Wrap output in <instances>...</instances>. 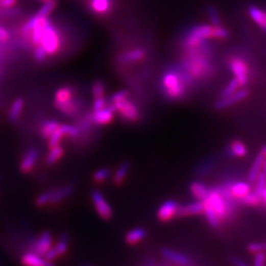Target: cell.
<instances>
[{"mask_svg": "<svg viewBox=\"0 0 266 266\" xmlns=\"http://www.w3.org/2000/svg\"><path fill=\"white\" fill-rule=\"evenodd\" d=\"M194 81L181 67H170L163 73L160 90L164 98L171 102L185 98Z\"/></svg>", "mask_w": 266, "mask_h": 266, "instance_id": "obj_1", "label": "cell"}, {"mask_svg": "<svg viewBox=\"0 0 266 266\" xmlns=\"http://www.w3.org/2000/svg\"><path fill=\"white\" fill-rule=\"evenodd\" d=\"M215 27L209 24H198L188 30L182 40V47L183 50L198 46L208 40L214 39Z\"/></svg>", "mask_w": 266, "mask_h": 266, "instance_id": "obj_2", "label": "cell"}, {"mask_svg": "<svg viewBox=\"0 0 266 266\" xmlns=\"http://www.w3.org/2000/svg\"><path fill=\"white\" fill-rule=\"evenodd\" d=\"M228 67L238 80L239 87H245L250 83L252 77V69L248 61L238 56H232L228 59Z\"/></svg>", "mask_w": 266, "mask_h": 266, "instance_id": "obj_3", "label": "cell"}, {"mask_svg": "<svg viewBox=\"0 0 266 266\" xmlns=\"http://www.w3.org/2000/svg\"><path fill=\"white\" fill-rule=\"evenodd\" d=\"M111 103L113 104L115 111L119 113L124 120L127 123H137L140 120V110L130 97Z\"/></svg>", "mask_w": 266, "mask_h": 266, "instance_id": "obj_4", "label": "cell"}, {"mask_svg": "<svg viewBox=\"0 0 266 266\" xmlns=\"http://www.w3.org/2000/svg\"><path fill=\"white\" fill-rule=\"evenodd\" d=\"M44 47L46 54L49 56H54L59 50L60 46V39L59 35L54 27V25L51 23V21L46 18L44 21V27L42 32L41 43Z\"/></svg>", "mask_w": 266, "mask_h": 266, "instance_id": "obj_5", "label": "cell"}, {"mask_svg": "<svg viewBox=\"0 0 266 266\" xmlns=\"http://www.w3.org/2000/svg\"><path fill=\"white\" fill-rule=\"evenodd\" d=\"M91 200L99 216L104 220H111L113 215L111 204L108 202L106 197L99 189H93L91 191Z\"/></svg>", "mask_w": 266, "mask_h": 266, "instance_id": "obj_6", "label": "cell"}, {"mask_svg": "<svg viewBox=\"0 0 266 266\" xmlns=\"http://www.w3.org/2000/svg\"><path fill=\"white\" fill-rule=\"evenodd\" d=\"M205 200H207L210 203L211 206L213 207V209L215 210L221 221L224 220L225 218L228 217V215L230 214L228 204L225 200L224 196L219 190V188L210 189V194Z\"/></svg>", "mask_w": 266, "mask_h": 266, "instance_id": "obj_7", "label": "cell"}, {"mask_svg": "<svg viewBox=\"0 0 266 266\" xmlns=\"http://www.w3.org/2000/svg\"><path fill=\"white\" fill-rule=\"evenodd\" d=\"M251 96V91L248 88H244L236 91L234 94L226 97V98H220L214 104V109L217 111H223L228 109L231 106H234L236 104L240 103L241 101H245L246 99Z\"/></svg>", "mask_w": 266, "mask_h": 266, "instance_id": "obj_8", "label": "cell"}, {"mask_svg": "<svg viewBox=\"0 0 266 266\" xmlns=\"http://www.w3.org/2000/svg\"><path fill=\"white\" fill-rule=\"evenodd\" d=\"M115 112L116 111L113 104L111 102H108L105 108L92 112V114L90 115L91 122L97 126H107L113 120Z\"/></svg>", "mask_w": 266, "mask_h": 266, "instance_id": "obj_9", "label": "cell"}, {"mask_svg": "<svg viewBox=\"0 0 266 266\" xmlns=\"http://www.w3.org/2000/svg\"><path fill=\"white\" fill-rule=\"evenodd\" d=\"M54 246V237L50 231H44L36 238L31 245V252H36L40 255L44 254Z\"/></svg>", "mask_w": 266, "mask_h": 266, "instance_id": "obj_10", "label": "cell"}, {"mask_svg": "<svg viewBox=\"0 0 266 266\" xmlns=\"http://www.w3.org/2000/svg\"><path fill=\"white\" fill-rule=\"evenodd\" d=\"M69 248V237L67 234H62L58 241L55 246L51 248V250L44 254V258L50 261H55L59 257L63 256Z\"/></svg>", "mask_w": 266, "mask_h": 266, "instance_id": "obj_11", "label": "cell"}, {"mask_svg": "<svg viewBox=\"0 0 266 266\" xmlns=\"http://www.w3.org/2000/svg\"><path fill=\"white\" fill-rule=\"evenodd\" d=\"M180 204L173 199L165 201L157 211V217L161 222H168L175 217H178Z\"/></svg>", "mask_w": 266, "mask_h": 266, "instance_id": "obj_12", "label": "cell"}, {"mask_svg": "<svg viewBox=\"0 0 266 266\" xmlns=\"http://www.w3.org/2000/svg\"><path fill=\"white\" fill-rule=\"evenodd\" d=\"M147 57V52L142 47H136L118 56L117 61L123 65H131L137 62H140Z\"/></svg>", "mask_w": 266, "mask_h": 266, "instance_id": "obj_13", "label": "cell"}, {"mask_svg": "<svg viewBox=\"0 0 266 266\" xmlns=\"http://www.w3.org/2000/svg\"><path fill=\"white\" fill-rule=\"evenodd\" d=\"M21 264L23 266H56L55 261H50L34 252H26L21 256Z\"/></svg>", "mask_w": 266, "mask_h": 266, "instance_id": "obj_14", "label": "cell"}, {"mask_svg": "<svg viewBox=\"0 0 266 266\" xmlns=\"http://www.w3.org/2000/svg\"><path fill=\"white\" fill-rule=\"evenodd\" d=\"M228 192L234 199L240 200L243 197L247 196L252 191V186L249 182H231L228 184H225Z\"/></svg>", "mask_w": 266, "mask_h": 266, "instance_id": "obj_15", "label": "cell"}, {"mask_svg": "<svg viewBox=\"0 0 266 266\" xmlns=\"http://www.w3.org/2000/svg\"><path fill=\"white\" fill-rule=\"evenodd\" d=\"M204 202L197 200L195 202L184 204L180 206L178 211V217H189V216H196L204 214Z\"/></svg>", "mask_w": 266, "mask_h": 266, "instance_id": "obj_16", "label": "cell"}, {"mask_svg": "<svg viewBox=\"0 0 266 266\" xmlns=\"http://www.w3.org/2000/svg\"><path fill=\"white\" fill-rule=\"evenodd\" d=\"M39 159V152L37 149H30L28 152L25 154L24 158L22 159L20 165H19V168L21 171V173L23 174H29L31 173Z\"/></svg>", "mask_w": 266, "mask_h": 266, "instance_id": "obj_17", "label": "cell"}, {"mask_svg": "<svg viewBox=\"0 0 266 266\" xmlns=\"http://www.w3.org/2000/svg\"><path fill=\"white\" fill-rule=\"evenodd\" d=\"M161 254L164 258H166L168 261L180 264V265L186 266L190 264V259L187 257V255L183 254L182 252H177L174 250H171L168 248H164L161 250Z\"/></svg>", "mask_w": 266, "mask_h": 266, "instance_id": "obj_18", "label": "cell"}, {"mask_svg": "<svg viewBox=\"0 0 266 266\" xmlns=\"http://www.w3.org/2000/svg\"><path fill=\"white\" fill-rule=\"evenodd\" d=\"M248 13L252 21L266 34V10L256 5H250L248 8Z\"/></svg>", "mask_w": 266, "mask_h": 266, "instance_id": "obj_19", "label": "cell"}, {"mask_svg": "<svg viewBox=\"0 0 266 266\" xmlns=\"http://www.w3.org/2000/svg\"><path fill=\"white\" fill-rule=\"evenodd\" d=\"M50 190H51L50 205H56L71 196V195L74 192V186L71 184H67L60 188H53Z\"/></svg>", "mask_w": 266, "mask_h": 266, "instance_id": "obj_20", "label": "cell"}, {"mask_svg": "<svg viewBox=\"0 0 266 266\" xmlns=\"http://www.w3.org/2000/svg\"><path fill=\"white\" fill-rule=\"evenodd\" d=\"M189 190L192 196L200 201H204L210 194V188H208L206 186V184H204L203 182H197V181L190 183Z\"/></svg>", "mask_w": 266, "mask_h": 266, "instance_id": "obj_21", "label": "cell"}, {"mask_svg": "<svg viewBox=\"0 0 266 266\" xmlns=\"http://www.w3.org/2000/svg\"><path fill=\"white\" fill-rule=\"evenodd\" d=\"M265 158L264 156L262 155V153L260 152L259 154H257V156L255 157L254 161L252 162V167L249 171V174H248V181L249 182H254L255 180L257 179V177L259 176V174L261 173L262 171V166H263V162H264Z\"/></svg>", "mask_w": 266, "mask_h": 266, "instance_id": "obj_22", "label": "cell"}, {"mask_svg": "<svg viewBox=\"0 0 266 266\" xmlns=\"http://www.w3.org/2000/svg\"><path fill=\"white\" fill-rule=\"evenodd\" d=\"M90 8L96 14L106 15L111 12L112 0H89Z\"/></svg>", "mask_w": 266, "mask_h": 266, "instance_id": "obj_23", "label": "cell"}, {"mask_svg": "<svg viewBox=\"0 0 266 266\" xmlns=\"http://www.w3.org/2000/svg\"><path fill=\"white\" fill-rule=\"evenodd\" d=\"M147 237V231L144 228H134L126 233V244L130 246H134L141 243L144 238Z\"/></svg>", "mask_w": 266, "mask_h": 266, "instance_id": "obj_24", "label": "cell"}, {"mask_svg": "<svg viewBox=\"0 0 266 266\" xmlns=\"http://www.w3.org/2000/svg\"><path fill=\"white\" fill-rule=\"evenodd\" d=\"M130 168H131V165L128 161H125L123 162L117 168L116 171L114 172L113 174V177H112V182L115 184V185H120L123 184L130 172Z\"/></svg>", "mask_w": 266, "mask_h": 266, "instance_id": "obj_25", "label": "cell"}, {"mask_svg": "<svg viewBox=\"0 0 266 266\" xmlns=\"http://www.w3.org/2000/svg\"><path fill=\"white\" fill-rule=\"evenodd\" d=\"M228 154L237 158H243L248 154L247 146L244 142L238 139L232 141L228 147Z\"/></svg>", "mask_w": 266, "mask_h": 266, "instance_id": "obj_26", "label": "cell"}, {"mask_svg": "<svg viewBox=\"0 0 266 266\" xmlns=\"http://www.w3.org/2000/svg\"><path fill=\"white\" fill-rule=\"evenodd\" d=\"M204 214L206 217V220L208 221V223L210 225L212 228H218L220 226V222L221 220L219 219L218 215L216 214L215 210L213 209V207L211 206L210 203L207 200H204Z\"/></svg>", "mask_w": 266, "mask_h": 266, "instance_id": "obj_27", "label": "cell"}, {"mask_svg": "<svg viewBox=\"0 0 266 266\" xmlns=\"http://www.w3.org/2000/svg\"><path fill=\"white\" fill-rule=\"evenodd\" d=\"M46 18H42L40 19L35 27L32 30L31 35H30V40L33 42L35 45H38L41 43V39H42V32H43V27H44V21Z\"/></svg>", "mask_w": 266, "mask_h": 266, "instance_id": "obj_28", "label": "cell"}, {"mask_svg": "<svg viewBox=\"0 0 266 266\" xmlns=\"http://www.w3.org/2000/svg\"><path fill=\"white\" fill-rule=\"evenodd\" d=\"M63 156H64V149L60 145L54 147V148H51L50 153L45 158V163L49 166H54Z\"/></svg>", "mask_w": 266, "mask_h": 266, "instance_id": "obj_29", "label": "cell"}, {"mask_svg": "<svg viewBox=\"0 0 266 266\" xmlns=\"http://www.w3.org/2000/svg\"><path fill=\"white\" fill-rule=\"evenodd\" d=\"M57 131L63 138L64 137L75 138L79 135L80 128L78 126H71V125H59L57 127Z\"/></svg>", "mask_w": 266, "mask_h": 266, "instance_id": "obj_30", "label": "cell"}, {"mask_svg": "<svg viewBox=\"0 0 266 266\" xmlns=\"http://www.w3.org/2000/svg\"><path fill=\"white\" fill-rule=\"evenodd\" d=\"M24 108V101L22 99H16L9 112V120L11 123H16L18 120V118L21 115V112L23 111Z\"/></svg>", "mask_w": 266, "mask_h": 266, "instance_id": "obj_31", "label": "cell"}, {"mask_svg": "<svg viewBox=\"0 0 266 266\" xmlns=\"http://www.w3.org/2000/svg\"><path fill=\"white\" fill-rule=\"evenodd\" d=\"M58 126H59V124L56 120L44 122L43 124H42L41 129H40V133H41L42 138L49 139L52 136V134L57 129Z\"/></svg>", "mask_w": 266, "mask_h": 266, "instance_id": "obj_32", "label": "cell"}, {"mask_svg": "<svg viewBox=\"0 0 266 266\" xmlns=\"http://www.w3.org/2000/svg\"><path fill=\"white\" fill-rule=\"evenodd\" d=\"M74 92L69 87L60 88L56 94V103H65L73 99Z\"/></svg>", "mask_w": 266, "mask_h": 266, "instance_id": "obj_33", "label": "cell"}, {"mask_svg": "<svg viewBox=\"0 0 266 266\" xmlns=\"http://www.w3.org/2000/svg\"><path fill=\"white\" fill-rule=\"evenodd\" d=\"M239 202L245 205H248V206L255 207V206H258L262 202V200H261V197L258 195H256V192L253 190L250 194H248L245 197H243L239 200Z\"/></svg>", "mask_w": 266, "mask_h": 266, "instance_id": "obj_34", "label": "cell"}, {"mask_svg": "<svg viewBox=\"0 0 266 266\" xmlns=\"http://www.w3.org/2000/svg\"><path fill=\"white\" fill-rule=\"evenodd\" d=\"M111 177V171L108 168H98L94 174H93V181L96 183H103L109 180Z\"/></svg>", "mask_w": 266, "mask_h": 266, "instance_id": "obj_35", "label": "cell"}, {"mask_svg": "<svg viewBox=\"0 0 266 266\" xmlns=\"http://www.w3.org/2000/svg\"><path fill=\"white\" fill-rule=\"evenodd\" d=\"M238 87H239V84H238V80L234 77L228 84L226 85V87L220 93V98H226V97L234 94L236 91H238Z\"/></svg>", "mask_w": 266, "mask_h": 266, "instance_id": "obj_36", "label": "cell"}, {"mask_svg": "<svg viewBox=\"0 0 266 266\" xmlns=\"http://www.w3.org/2000/svg\"><path fill=\"white\" fill-rule=\"evenodd\" d=\"M207 14L210 19L211 25L214 27H220L222 26L221 18L218 10L214 6H208L207 7Z\"/></svg>", "mask_w": 266, "mask_h": 266, "instance_id": "obj_37", "label": "cell"}, {"mask_svg": "<svg viewBox=\"0 0 266 266\" xmlns=\"http://www.w3.org/2000/svg\"><path fill=\"white\" fill-rule=\"evenodd\" d=\"M56 0H47L44 2V4L42 5L37 14L42 18H47V16L51 14V12L56 8Z\"/></svg>", "mask_w": 266, "mask_h": 266, "instance_id": "obj_38", "label": "cell"}, {"mask_svg": "<svg viewBox=\"0 0 266 266\" xmlns=\"http://www.w3.org/2000/svg\"><path fill=\"white\" fill-rule=\"evenodd\" d=\"M254 182H255V188H254V191L256 192V195H258V196L261 197V196H262V194H263V191H264V189L266 188L265 174H264L263 172H261Z\"/></svg>", "mask_w": 266, "mask_h": 266, "instance_id": "obj_39", "label": "cell"}, {"mask_svg": "<svg viewBox=\"0 0 266 266\" xmlns=\"http://www.w3.org/2000/svg\"><path fill=\"white\" fill-rule=\"evenodd\" d=\"M105 85L102 81H96L92 86V94L94 98H101L105 95Z\"/></svg>", "mask_w": 266, "mask_h": 266, "instance_id": "obj_40", "label": "cell"}, {"mask_svg": "<svg viewBox=\"0 0 266 266\" xmlns=\"http://www.w3.org/2000/svg\"><path fill=\"white\" fill-rule=\"evenodd\" d=\"M230 37V31L223 26L215 27L214 30V39L217 40H226Z\"/></svg>", "mask_w": 266, "mask_h": 266, "instance_id": "obj_41", "label": "cell"}, {"mask_svg": "<svg viewBox=\"0 0 266 266\" xmlns=\"http://www.w3.org/2000/svg\"><path fill=\"white\" fill-rule=\"evenodd\" d=\"M248 251L251 253L266 252V241L263 243H251L248 245Z\"/></svg>", "mask_w": 266, "mask_h": 266, "instance_id": "obj_42", "label": "cell"}, {"mask_svg": "<svg viewBox=\"0 0 266 266\" xmlns=\"http://www.w3.org/2000/svg\"><path fill=\"white\" fill-rule=\"evenodd\" d=\"M46 52L44 50V47L42 46V44H38L36 50H35V58L37 61H43L46 58Z\"/></svg>", "mask_w": 266, "mask_h": 266, "instance_id": "obj_43", "label": "cell"}, {"mask_svg": "<svg viewBox=\"0 0 266 266\" xmlns=\"http://www.w3.org/2000/svg\"><path fill=\"white\" fill-rule=\"evenodd\" d=\"M254 259H253V266H264L265 264L266 256L264 252H256L254 253Z\"/></svg>", "mask_w": 266, "mask_h": 266, "instance_id": "obj_44", "label": "cell"}, {"mask_svg": "<svg viewBox=\"0 0 266 266\" xmlns=\"http://www.w3.org/2000/svg\"><path fill=\"white\" fill-rule=\"evenodd\" d=\"M130 97V94L127 90H122V91H118L114 94H112V97L110 99V102H115V101H119V100H123V99L128 98Z\"/></svg>", "mask_w": 266, "mask_h": 266, "instance_id": "obj_45", "label": "cell"}, {"mask_svg": "<svg viewBox=\"0 0 266 266\" xmlns=\"http://www.w3.org/2000/svg\"><path fill=\"white\" fill-rule=\"evenodd\" d=\"M108 104V101L104 97H101V98H95L94 101V104H93V112L95 111H99L103 108H105Z\"/></svg>", "mask_w": 266, "mask_h": 266, "instance_id": "obj_46", "label": "cell"}, {"mask_svg": "<svg viewBox=\"0 0 266 266\" xmlns=\"http://www.w3.org/2000/svg\"><path fill=\"white\" fill-rule=\"evenodd\" d=\"M229 259L234 266H249L244 260H241L240 258H238V256H235V255H231L229 257Z\"/></svg>", "mask_w": 266, "mask_h": 266, "instance_id": "obj_47", "label": "cell"}, {"mask_svg": "<svg viewBox=\"0 0 266 266\" xmlns=\"http://www.w3.org/2000/svg\"><path fill=\"white\" fill-rule=\"evenodd\" d=\"M17 0H0V7L2 8H11L15 5Z\"/></svg>", "mask_w": 266, "mask_h": 266, "instance_id": "obj_48", "label": "cell"}, {"mask_svg": "<svg viewBox=\"0 0 266 266\" xmlns=\"http://www.w3.org/2000/svg\"><path fill=\"white\" fill-rule=\"evenodd\" d=\"M9 38V33L6 29L0 27V42H6Z\"/></svg>", "mask_w": 266, "mask_h": 266, "instance_id": "obj_49", "label": "cell"}, {"mask_svg": "<svg viewBox=\"0 0 266 266\" xmlns=\"http://www.w3.org/2000/svg\"><path fill=\"white\" fill-rule=\"evenodd\" d=\"M18 13V10L6 8V10H0V16H14Z\"/></svg>", "mask_w": 266, "mask_h": 266, "instance_id": "obj_50", "label": "cell"}, {"mask_svg": "<svg viewBox=\"0 0 266 266\" xmlns=\"http://www.w3.org/2000/svg\"><path fill=\"white\" fill-rule=\"evenodd\" d=\"M261 200H262V202H264L266 204V188L262 194V196H261Z\"/></svg>", "mask_w": 266, "mask_h": 266, "instance_id": "obj_51", "label": "cell"}, {"mask_svg": "<svg viewBox=\"0 0 266 266\" xmlns=\"http://www.w3.org/2000/svg\"><path fill=\"white\" fill-rule=\"evenodd\" d=\"M261 153L264 156V158L266 159V145H263L262 148H261Z\"/></svg>", "mask_w": 266, "mask_h": 266, "instance_id": "obj_52", "label": "cell"}, {"mask_svg": "<svg viewBox=\"0 0 266 266\" xmlns=\"http://www.w3.org/2000/svg\"><path fill=\"white\" fill-rule=\"evenodd\" d=\"M262 171H263V173L265 174L266 176V159L264 160V162H263V166H262Z\"/></svg>", "mask_w": 266, "mask_h": 266, "instance_id": "obj_53", "label": "cell"}, {"mask_svg": "<svg viewBox=\"0 0 266 266\" xmlns=\"http://www.w3.org/2000/svg\"><path fill=\"white\" fill-rule=\"evenodd\" d=\"M40 1H42V2H45V1H47V0H40Z\"/></svg>", "mask_w": 266, "mask_h": 266, "instance_id": "obj_54", "label": "cell"}]
</instances>
